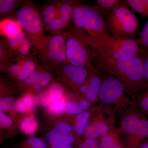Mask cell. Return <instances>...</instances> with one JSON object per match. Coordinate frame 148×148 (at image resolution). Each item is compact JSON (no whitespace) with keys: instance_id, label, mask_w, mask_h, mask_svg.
I'll return each instance as SVG.
<instances>
[{"instance_id":"cell-44","label":"cell","mask_w":148,"mask_h":148,"mask_svg":"<svg viewBox=\"0 0 148 148\" xmlns=\"http://www.w3.org/2000/svg\"><path fill=\"white\" fill-rule=\"evenodd\" d=\"M51 148H74L73 146L69 145H59L51 146Z\"/></svg>"},{"instance_id":"cell-25","label":"cell","mask_w":148,"mask_h":148,"mask_svg":"<svg viewBox=\"0 0 148 148\" xmlns=\"http://www.w3.org/2000/svg\"><path fill=\"white\" fill-rule=\"evenodd\" d=\"M24 1L19 0H0L1 16H5L12 13L15 9L20 7Z\"/></svg>"},{"instance_id":"cell-33","label":"cell","mask_w":148,"mask_h":148,"mask_svg":"<svg viewBox=\"0 0 148 148\" xmlns=\"http://www.w3.org/2000/svg\"><path fill=\"white\" fill-rule=\"evenodd\" d=\"M21 148H47V146L42 139L32 137L27 139L22 145Z\"/></svg>"},{"instance_id":"cell-41","label":"cell","mask_w":148,"mask_h":148,"mask_svg":"<svg viewBox=\"0 0 148 148\" xmlns=\"http://www.w3.org/2000/svg\"><path fill=\"white\" fill-rule=\"evenodd\" d=\"M55 128L56 130L65 133H75L73 130V128L68 123L66 122H61L58 123L56 125ZM76 134V133H75Z\"/></svg>"},{"instance_id":"cell-11","label":"cell","mask_w":148,"mask_h":148,"mask_svg":"<svg viewBox=\"0 0 148 148\" xmlns=\"http://www.w3.org/2000/svg\"><path fill=\"white\" fill-rule=\"evenodd\" d=\"M88 71L85 82L75 92L86 98L92 105L99 101V91L104 77L103 72L95 67Z\"/></svg>"},{"instance_id":"cell-9","label":"cell","mask_w":148,"mask_h":148,"mask_svg":"<svg viewBox=\"0 0 148 148\" xmlns=\"http://www.w3.org/2000/svg\"><path fill=\"white\" fill-rule=\"evenodd\" d=\"M117 114L112 109L100 104L94 107L84 136L85 139L100 140L104 135L114 129Z\"/></svg>"},{"instance_id":"cell-34","label":"cell","mask_w":148,"mask_h":148,"mask_svg":"<svg viewBox=\"0 0 148 148\" xmlns=\"http://www.w3.org/2000/svg\"><path fill=\"white\" fill-rule=\"evenodd\" d=\"M67 27L68 26L59 17L56 16L46 29H48L53 33L62 32V30L66 29Z\"/></svg>"},{"instance_id":"cell-23","label":"cell","mask_w":148,"mask_h":148,"mask_svg":"<svg viewBox=\"0 0 148 148\" xmlns=\"http://www.w3.org/2000/svg\"><path fill=\"white\" fill-rule=\"evenodd\" d=\"M15 52L11 49L5 40L0 42V66H3L16 58Z\"/></svg>"},{"instance_id":"cell-22","label":"cell","mask_w":148,"mask_h":148,"mask_svg":"<svg viewBox=\"0 0 148 148\" xmlns=\"http://www.w3.org/2000/svg\"><path fill=\"white\" fill-rule=\"evenodd\" d=\"M38 125V122L34 116L29 114L21 120L20 127L21 131L26 135H32L36 131Z\"/></svg>"},{"instance_id":"cell-8","label":"cell","mask_w":148,"mask_h":148,"mask_svg":"<svg viewBox=\"0 0 148 148\" xmlns=\"http://www.w3.org/2000/svg\"><path fill=\"white\" fill-rule=\"evenodd\" d=\"M73 22L92 40L108 32L106 18L94 5L77 1L73 14Z\"/></svg>"},{"instance_id":"cell-17","label":"cell","mask_w":148,"mask_h":148,"mask_svg":"<svg viewBox=\"0 0 148 148\" xmlns=\"http://www.w3.org/2000/svg\"><path fill=\"white\" fill-rule=\"evenodd\" d=\"M61 1L48 2L38 9L42 18L45 29L57 15Z\"/></svg>"},{"instance_id":"cell-45","label":"cell","mask_w":148,"mask_h":148,"mask_svg":"<svg viewBox=\"0 0 148 148\" xmlns=\"http://www.w3.org/2000/svg\"><path fill=\"white\" fill-rule=\"evenodd\" d=\"M139 148H148V140L143 143Z\"/></svg>"},{"instance_id":"cell-28","label":"cell","mask_w":148,"mask_h":148,"mask_svg":"<svg viewBox=\"0 0 148 148\" xmlns=\"http://www.w3.org/2000/svg\"><path fill=\"white\" fill-rule=\"evenodd\" d=\"M1 72H3L9 76L16 79L20 69V60L18 57L14 58L10 62L0 66Z\"/></svg>"},{"instance_id":"cell-19","label":"cell","mask_w":148,"mask_h":148,"mask_svg":"<svg viewBox=\"0 0 148 148\" xmlns=\"http://www.w3.org/2000/svg\"><path fill=\"white\" fill-rule=\"evenodd\" d=\"M52 71L51 69L47 67L45 65L44 68L40 74L38 82L34 86L32 90L28 92H32L38 94L42 92L51 81L52 77Z\"/></svg>"},{"instance_id":"cell-6","label":"cell","mask_w":148,"mask_h":148,"mask_svg":"<svg viewBox=\"0 0 148 148\" xmlns=\"http://www.w3.org/2000/svg\"><path fill=\"white\" fill-rule=\"evenodd\" d=\"M125 1L114 7L106 19L107 31L114 36L134 39L140 34L139 21Z\"/></svg>"},{"instance_id":"cell-5","label":"cell","mask_w":148,"mask_h":148,"mask_svg":"<svg viewBox=\"0 0 148 148\" xmlns=\"http://www.w3.org/2000/svg\"><path fill=\"white\" fill-rule=\"evenodd\" d=\"M99 101L116 112L120 116L130 109L137 107L133 94L119 80L109 75L104 77L99 94Z\"/></svg>"},{"instance_id":"cell-37","label":"cell","mask_w":148,"mask_h":148,"mask_svg":"<svg viewBox=\"0 0 148 148\" xmlns=\"http://www.w3.org/2000/svg\"><path fill=\"white\" fill-rule=\"evenodd\" d=\"M25 36L26 35L24 34V32L22 31L18 36L16 38H5L4 40L11 49L15 52Z\"/></svg>"},{"instance_id":"cell-18","label":"cell","mask_w":148,"mask_h":148,"mask_svg":"<svg viewBox=\"0 0 148 148\" xmlns=\"http://www.w3.org/2000/svg\"><path fill=\"white\" fill-rule=\"evenodd\" d=\"M78 1L72 0L61 1L56 16L69 26L73 18V14Z\"/></svg>"},{"instance_id":"cell-13","label":"cell","mask_w":148,"mask_h":148,"mask_svg":"<svg viewBox=\"0 0 148 148\" xmlns=\"http://www.w3.org/2000/svg\"><path fill=\"white\" fill-rule=\"evenodd\" d=\"M19 60L20 69L16 78L18 82L26 79L40 66L34 55L28 58H19Z\"/></svg>"},{"instance_id":"cell-2","label":"cell","mask_w":148,"mask_h":148,"mask_svg":"<svg viewBox=\"0 0 148 148\" xmlns=\"http://www.w3.org/2000/svg\"><path fill=\"white\" fill-rule=\"evenodd\" d=\"M66 29L67 34L66 52L68 63L88 70L94 69L96 56L91 38L73 23L69 24Z\"/></svg>"},{"instance_id":"cell-14","label":"cell","mask_w":148,"mask_h":148,"mask_svg":"<svg viewBox=\"0 0 148 148\" xmlns=\"http://www.w3.org/2000/svg\"><path fill=\"white\" fill-rule=\"evenodd\" d=\"M122 135L119 127H115L100 140L102 148H125L122 141Z\"/></svg>"},{"instance_id":"cell-16","label":"cell","mask_w":148,"mask_h":148,"mask_svg":"<svg viewBox=\"0 0 148 148\" xmlns=\"http://www.w3.org/2000/svg\"><path fill=\"white\" fill-rule=\"evenodd\" d=\"M93 108L88 110L84 111L81 113L71 115V124L74 132L78 136L83 135L86 127L87 126Z\"/></svg>"},{"instance_id":"cell-29","label":"cell","mask_w":148,"mask_h":148,"mask_svg":"<svg viewBox=\"0 0 148 148\" xmlns=\"http://www.w3.org/2000/svg\"><path fill=\"white\" fill-rule=\"evenodd\" d=\"M46 91L49 95L51 102L64 97L65 90L61 84L54 82L49 85Z\"/></svg>"},{"instance_id":"cell-7","label":"cell","mask_w":148,"mask_h":148,"mask_svg":"<svg viewBox=\"0 0 148 148\" xmlns=\"http://www.w3.org/2000/svg\"><path fill=\"white\" fill-rule=\"evenodd\" d=\"M119 128L125 148H139L148 140V119L137 107L121 116Z\"/></svg>"},{"instance_id":"cell-36","label":"cell","mask_w":148,"mask_h":148,"mask_svg":"<svg viewBox=\"0 0 148 148\" xmlns=\"http://www.w3.org/2000/svg\"><path fill=\"white\" fill-rule=\"evenodd\" d=\"M15 102L13 97H2L0 99V110L4 112L13 110Z\"/></svg>"},{"instance_id":"cell-10","label":"cell","mask_w":148,"mask_h":148,"mask_svg":"<svg viewBox=\"0 0 148 148\" xmlns=\"http://www.w3.org/2000/svg\"><path fill=\"white\" fill-rule=\"evenodd\" d=\"M59 74L62 83L74 92H77L87 79L88 69L84 67L74 66L68 63L62 67L51 69Z\"/></svg>"},{"instance_id":"cell-4","label":"cell","mask_w":148,"mask_h":148,"mask_svg":"<svg viewBox=\"0 0 148 148\" xmlns=\"http://www.w3.org/2000/svg\"><path fill=\"white\" fill-rule=\"evenodd\" d=\"M14 19L40 54L45 47L48 37L45 34L44 24L38 9L32 1H24L15 13Z\"/></svg>"},{"instance_id":"cell-32","label":"cell","mask_w":148,"mask_h":148,"mask_svg":"<svg viewBox=\"0 0 148 148\" xmlns=\"http://www.w3.org/2000/svg\"><path fill=\"white\" fill-rule=\"evenodd\" d=\"M136 40L140 49L139 52L148 51V21L140 32L139 38Z\"/></svg>"},{"instance_id":"cell-1","label":"cell","mask_w":148,"mask_h":148,"mask_svg":"<svg viewBox=\"0 0 148 148\" xmlns=\"http://www.w3.org/2000/svg\"><path fill=\"white\" fill-rule=\"evenodd\" d=\"M95 67L119 80L133 95L148 88L143 58L139 53L117 60L100 62Z\"/></svg>"},{"instance_id":"cell-3","label":"cell","mask_w":148,"mask_h":148,"mask_svg":"<svg viewBox=\"0 0 148 148\" xmlns=\"http://www.w3.org/2000/svg\"><path fill=\"white\" fill-rule=\"evenodd\" d=\"M92 40L96 56L94 67L100 62L135 55L140 51L136 40L114 36L108 32Z\"/></svg>"},{"instance_id":"cell-24","label":"cell","mask_w":148,"mask_h":148,"mask_svg":"<svg viewBox=\"0 0 148 148\" xmlns=\"http://www.w3.org/2000/svg\"><path fill=\"white\" fill-rule=\"evenodd\" d=\"M138 109L145 115L148 116V88L133 95Z\"/></svg>"},{"instance_id":"cell-35","label":"cell","mask_w":148,"mask_h":148,"mask_svg":"<svg viewBox=\"0 0 148 148\" xmlns=\"http://www.w3.org/2000/svg\"><path fill=\"white\" fill-rule=\"evenodd\" d=\"M34 100L36 104L44 108H47L51 103L49 95L46 91L36 94L34 96Z\"/></svg>"},{"instance_id":"cell-40","label":"cell","mask_w":148,"mask_h":148,"mask_svg":"<svg viewBox=\"0 0 148 148\" xmlns=\"http://www.w3.org/2000/svg\"><path fill=\"white\" fill-rule=\"evenodd\" d=\"M13 124V121L4 112L0 111V125L2 128H8Z\"/></svg>"},{"instance_id":"cell-30","label":"cell","mask_w":148,"mask_h":148,"mask_svg":"<svg viewBox=\"0 0 148 148\" xmlns=\"http://www.w3.org/2000/svg\"><path fill=\"white\" fill-rule=\"evenodd\" d=\"M32 42L29 38L25 36L20 45L15 51L16 57L21 58H26L34 55L30 53Z\"/></svg>"},{"instance_id":"cell-43","label":"cell","mask_w":148,"mask_h":148,"mask_svg":"<svg viewBox=\"0 0 148 148\" xmlns=\"http://www.w3.org/2000/svg\"><path fill=\"white\" fill-rule=\"evenodd\" d=\"M13 110L18 113L26 112V106L21 99L15 101L14 105Z\"/></svg>"},{"instance_id":"cell-26","label":"cell","mask_w":148,"mask_h":148,"mask_svg":"<svg viewBox=\"0 0 148 148\" xmlns=\"http://www.w3.org/2000/svg\"><path fill=\"white\" fill-rule=\"evenodd\" d=\"M133 10L140 14L142 17L148 16V0H125Z\"/></svg>"},{"instance_id":"cell-12","label":"cell","mask_w":148,"mask_h":148,"mask_svg":"<svg viewBox=\"0 0 148 148\" xmlns=\"http://www.w3.org/2000/svg\"><path fill=\"white\" fill-rule=\"evenodd\" d=\"M79 137L75 133L62 132L53 128L48 132L46 140L51 146L69 145L77 147L82 141Z\"/></svg>"},{"instance_id":"cell-39","label":"cell","mask_w":148,"mask_h":148,"mask_svg":"<svg viewBox=\"0 0 148 148\" xmlns=\"http://www.w3.org/2000/svg\"><path fill=\"white\" fill-rule=\"evenodd\" d=\"M77 148H102L100 140L85 139Z\"/></svg>"},{"instance_id":"cell-15","label":"cell","mask_w":148,"mask_h":148,"mask_svg":"<svg viewBox=\"0 0 148 148\" xmlns=\"http://www.w3.org/2000/svg\"><path fill=\"white\" fill-rule=\"evenodd\" d=\"M21 27L14 19L3 18L0 22V33L5 38H13L22 32Z\"/></svg>"},{"instance_id":"cell-20","label":"cell","mask_w":148,"mask_h":148,"mask_svg":"<svg viewBox=\"0 0 148 148\" xmlns=\"http://www.w3.org/2000/svg\"><path fill=\"white\" fill-rule=\"evenodd\" d=\"M44 67L45 65L42 63L30 76L24 80L18 82V88L22 90H28V92L30 91L38 82Z\"/></svg>"},{"instance_id":"cell-31","label":"cell","mask_w":148,"mask_h":148,"mask_svg":"<svg viewBox=\"0 0 148 148\" xmlns=\"http://www.w3.org/2000/svg\"><path fill=\"white\" fill-rule=\"evenodd\" d=\"M67 100L66 96L56 101H52L47 108L48 111L52 114L58 115L65 112Z\"/></svg>"},{"instance_id":"cell-38","label":"cell","mask_w":148,"mask_h":148,"mask_svg":"<svg viewBox=\"0 0 148 148\" xmlns=\"http://www.w3.org/2000/svg\"><path fill=\"white\" fill-rule=\"evenodd\" d=\"M20 99L24 102L26 106V112H29L35 109L36 103H35L34 96H33L32 92H27V94H25Z\"/></svg>"},{"instance_id":"cell-27","label":"cell","mask_w":148,"mask_h":148,"mask_svg":"<svg viewBox=\"0 0 148 148\" xmlns=\"http://www.w3.org/2000/svg\"><path fill=\"white\" fill-rule=\"evenodd\" d=\"M120 1L119 0H97L94 5L103 14L106 19L114 7Z\"/></svg>"},{"instance_id":"cell-42","label":"cell","mask_w":148,"mask_h":148,"mask_svg":"<svg viewBox=\"0 0 148 148\" xmlns=\"http://www.w3.org/2000/svg\"><path fill=\"white\" fill-rule=\"evenodd\" d=\"M138 53L143 58L145 77L148 82V51L140 52Z\"/></svg>"},{"instance_id":"cell-21","label":"cell","mask_w":148,"mask_h":148,"mask_svg":"<svg viewBox=\"0 0 148 148\" xmlns=\"http://www.w3.org/2000/svg\"><path fill=\"white\" fill-rule=\"evenodd\" d=\"M71 98L70 100L67 101L65 112L70 115H76L84 112L80 103V96L73 92Z\"/></svg>"}]
</instances>
